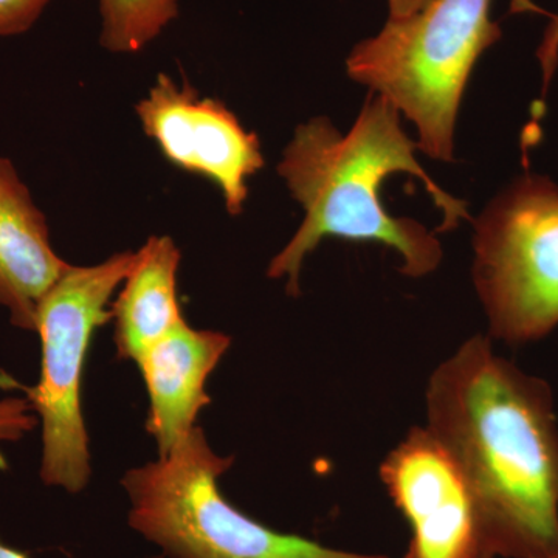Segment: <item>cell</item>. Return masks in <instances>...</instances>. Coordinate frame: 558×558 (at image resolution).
Instances as JSON below:
<instances>
[{
    "label": "cell",
    "instance_id": "obj_6",
    "mask_svg": "<svg viewBox=\"0 0 558 558\" xmlns=\"http://www.w3.org/2000/svg\"><path fill=\"white\" fill-rule=\"evenodd\" d=\"M472 222V277L492 339L549 336L558 326V185L526 172Z\"/></svg>",
    "mask_w": 558,
    "mask_h": 558
},
{
    "label": "cell",
    "instance_id": "obj_15",
    "mask_svg": "<svg viewBox=\"0 0 558 558\" xmlns=\"http://www.w3.org/2000/svg\"><path fill=\"white\" fill-rule=\"evenodd\" d=\"M50 0H0V38L31 31Z\"/></svg>",
    "mask_w": 558,
    "mask_h": 558
},
{
    "label": "cell",
    "instance_id": "obj_8",
    "mask_svg": "<svg viewBox=\"0 0 558 558\" xmlns=\"http://www.w3.org/2000/svg\"><path fill=\"white\" fill-rule=\"evenodd\" d=\"M380 478L409 521L403 558H481L475 506L464 476L427 427H413L380 464Z\"/></svg>",
    "mask_w": 558,
    "mask_h": 558
},
{
    "label": "cell",
    "instance_id": "obj_14",
    "mask_svg": "<svg viewBox=\"0 0 558 558\" xmlns=\"http://www.w3.org/2000/svg\"><path fill=\"white\" fill-rule=\"evenodd\" d=\"M25 398H0V442H17L38 425Z\"/></svg>",
    "mask_w": 558,
    "mask_h": 558
},
{
    "label": "cell",
    "instance_id": "obj_13",
    "mask_svg": "<svg viewBox=\"0 0 558 558\" xmlns=\"http://www.w3.org/2000/svg\"><path fill=\"white\" fill-rule=\"evenodd\" d=\"M513 11H532V13L543 14L548 17V25H546L545 32H543L542 43H539L537 49V60L539 68H542L543 76V90L542 100H545L546 94L550 86L554 75H556L558 69V13H550L539 9L531 0H513Z\"/></svg>",
    "mask_w": 558,
    "mask_h": 558
},
{
    "label": "cell",
    "instance_id": "obj_10",
    "mask_svg": "<svg viewBox=\"0 0 558 558\" xmlns=\"http://www.w3.org/2000/svg\"><path fill=\"white\" fill-rule=\"evenodd\" d=\"M69 267L51 245L31 190L11 160L0 157V306L11 325L35 332L40 301Z\"/></svg>",
    "mask_w": 558,
    "mask_h": 558
},
{
    "label": "cell",
    "instance_id": "obj_12",
    "mask_svg": "<svg viewBox=\"0 0 558 558\" xmlns=\"http://www.w3.org/2000/svg\"><path fill=\"white\" fill-rule=\"evenodd\" d=\"M100 43L112 53H137L178 17V0H100Z\"/></svg>",
    "mask_w": 558,
    "mask_h": 558
},
{
    "label": "cell",
    "instance_id": "obj_18",
    "mask_svg": "<svg viewBox=\"0 0 558 558\" xmlns=\"http://www.w3.org/2000/svg\"><path fill=\"white\" fill-rule=\"evenodd\" d=\"M553 558H558V550H557V554H556V556H554Z\"/></svg>",
    "mask_w": 558,
    "mask_h": 558
},
{
    "label": "cell",
    "instance_id": "obj_4",
    "mask_svg": "<svg viewBox=\"0 0 558 558\" xmlns=\"http://www.w3.org/2000/svg\"><path fill=\"white\" fill-rule=\"evenodd\" d=\"M233 465L196 427L167 454L121 480L130 526L170 558H388L329 548L250 519L219 490Z\"/></svg>",
    "mask_w": 558,
    "mask_h": 558
},
{
    "label": "cell",
    "instance_id": "obj_16",
    "mask_svg": "<svg viewBox=\"0 0 558 558\" xmlns=\"http://www.w3.org/2000/svg\"><path fill=\"white\" fill-rule=\"evenodd\" d=\"M429 0H388L389 17H407L424 9Z\"/></svg>",
    "mask_w": 558,
    "mask_h": 558
},
{
    "label": "cell",
    "instance_id": "obj_5",
    "mask_svg": "<svg viewBox=\"0 0 558 558\" xmlns=\"http://www.w3.org/2000/svg\"><path fill=\"white\" fill-rule=\"evenodd\" d=\"M137 252L110 256L95 266H72L44 296L36 315L40 374L25 392L43 428L39 475L49 487L78 494L90 478L89 436L81 385L95 330L112 319L110 300L123 284Z\"/></svg>",
    "mask_w": 558,
    "mask_h": 558
},
{
    "label": "cell",
    "instance_id": "obj_3",
    "mask_svg": "<svg viewBox=\"0 0 558 558\" xmlns=\"http://www.w3.org/2000/svg\"><path fill=\"white\" fill-rule=\"evenodd\" d=\"M490 9L492 0H429L410 16L388 17L348 54L349 78L388 98L416 126L418 150L432 159H454L465 87L502 36Z\"/></svg>",
    "mask_w": 558,
    "mask_h": 558
},
{
    "label": "cell",
    "instance_id": "obj_9",
    "mask_svg": "<svg viewBox=\"0 0 558 558\" xmlns=\"http://www.w3.org/2000/svg\"><path fill=\"white\" fill-rule=\"evenodd\" d=\"M230 344L227 333L194 329L183 322L140 359L149 398L146 432L156 440L160 458L197 427L201 411L211 403L205 385Z\"/></svg>",
    "mask_w": 558,
    "mask_h": 558
},
{
    "label": "cell",
    "instance_id": "obj_17",
    "mask_svg": "<svg viewBox=\"0 0 558 558\" xmlns=\"http://www.w3.org/2000/svg\"><path fill=\"white\" fill-rule=\"evenodd\" d=\"M0 558H31L28 554L22 553L20 549L11 548L0 539Z\"/></svg>",
    "mask_w": 558,
    "mask_h": 558
},
{
    "label": "cell",
    "instance_id": "obj_11",
    "mask_svg": "<svg viewBox=\"0 0 558 558\" xmlns=\"http://www.w3.org/2000/svg\"><path fill=\"white\" fill-rule=\"evenodd\" d=\"M180 252L170 236H150L138 250L112 304L117 355L135 365L183 322L178 296Z\"/></svg>",
    "mask_w": 558,
    "mask_h": 558
},
{
    "label": "cell",
    "instance_id": "obj_2",
    "mask_svg": "<svg viewBox=\"0 0 558 558\" xmlns=\"http://www.w3.org/2000/svg\"><path fill=\"white\" fill-rule=\"evenodd\" d=\"M400 110L371 92L348 134L317 117L299 124L278 165L293 199L304 209L303 223L270 260V278H288L286 290L300 296L304 259L328 238L379 242L398 252L400 274L422 278L438 269L442 247L435 233L417 220L396 218L381 204L380 189L389 175H414L424 183L442 213L438 233L458 229L470 218L468 202L438 186L418 165L417 142L407 135Z\"/></svg>",
    "mask_w": 558,
    "mask_h": 558
},
{
    "label": "cell",
    "instance_id": "obj_1",
    "mask_svg": "<svg viewBox=\"0 0 558 558\" xmlns=\"http://www.w3.org/2000/svg\"><path fill=\"white\" fill-rule=\"evenodd\" d=\"M427 428L464 476L481 558L558 550V422L545 380L475 336L433 371Z\"/></svg>",
    "mask_w": 558,
    "mask_h": 558
},
{
    "label": "cell",
    "instance_id": "obj_7",
    "mask_svg": "<svg viewBox=\"0 0 558 558\" xmlns=\"http://www.w3.org/2000/svg\"><path fill=\"white\" fill-rule=\"evenodd\" d=\"M135 113L165 159L211 180L227 211L241 215L248 199V180L266 165L255 132L245 130L222 101L201 97L191 84L175 83L165 73L135 106Z\"/></svg>",
    "mask_w": 558,
    "mask_h": 558
}]
</instances>
